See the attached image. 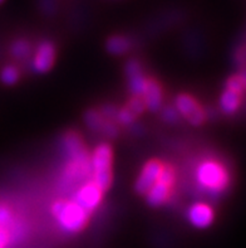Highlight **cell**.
Segmentation results:
<instances>
[{"label":"cell","mask_w":246,"mask_h":248,"mask_svg":"<svg viewBox=\"0 0 246 248\" xmlns=\"http://www.w3.org/2000/svg\"><path fill=\"white\" fill-rule=\"evenodd\" d=\"M64 148L69 156L67 176L72 180H78L87 176L90 171V157L84 148V144L78 134L69 132L64 138Z\"/></svg>","instance_id":"1"},{"label":"cell","mask_w":246,"mask_h":248,"mask_svg":"<svg viewBox=\"0 0 246 248\" xmlns=\"http://www.w3.org/2000/svg\"><path fill=\"white\" fill-rule=\"evenodd\" d=\"M117 119H118L119 123L123 124V125H131L134 121V119H136V115L126 106L117 112Z\"/></svg>","instance_id":"20"},{"label":"cell","mask_w":246,"mask_h":248,"mask_svg":"<svg viewBox=\"0 0 246 248\" xmlns=\"http://www.w3.org/2000/svg\"><path fill=\"white\" fill-rule=\"evenodd\" d=\"M127 107L136 115V116L146 110V105H145V101L144 98H142V96H133V97L130 100V102H128Z\"/></svg>","instance_id":"19"},{"label":"cell","mask_w":246,"mask_h":248,"mask_svg":"<svg viewBox=\"0 0 246 248\" xmlns=\"http://www.w3.org/2000/svg\"><path fill=\"white\" fill-rule=\"evenodd\" d=\"M52 209L60 227L67 232H79L88 222V213L75 204L74 202L58 201L54 203Z\"/></svg>","instance_id":"3"},{"label":"cell","mask_w":246,"mask_h":248,"mask_svg":"<svg viewBox=\"0 0 246 248\" xmlns=\"http://www.w3.org/2000/svg\"><path fill=\"white\" fill-rule=\"evenodd\" d=\"M163 164L159 160H151L145 165L144 170L141 171L138 176L137 182H136V190L140 194H147L148 190L152 188L159 180V176L162 171Z\"/></svg>","instance_id":"8"},{"label":"cell","mask_w":246,"mask_h":248,"mask_svg":"<svg viewBox=\"0 0 246 248\" xmlns=\"http://www.w3.org/2000/svg\"><path fill=\"white\" fill-rule=\"evenodd\" d=\"M174 178H176V174H174V168L170 165H163L159 180L147 193L148 204H151L152 207H159L167 201L174 183Z\"/></svg>","instance_id":"5"},{"label":"cell","mask_w":246,"mask_h":248,"mask_svg":"<svg viewBox=\"0 0 246 248\" xmlns=\"http://www.w3.org/2000/svg\"><path fill=\"white\" fill-rule=\"evenodd\" d=\"M197 180L203 188L211 193H218L226 188L229 183L228 171L221 164L205 161L197 169Z\"/></svg>","instance_id":"4"},{"label":"cell","mask_w":246,"mask_h":248,"mask_svg":"<svg viewBox=\"0 0 246 248\" xmlns=\"http://www.w3.org/2000/svg\"><path fill=\"white\" fill-rule=\"evenodd\" d=\"M142 98L145 101L146 108H148L152 112H156L162 106V88L159 86V82L155 79H147L146 86H145Z\"/></svg>","instance_id":"11"},{"label":"cell","mask_w":246,"mask_h":248,"mask_svg":"<svg viewBox=\"0 0 246 248\" xmlns=\"http://www.w3.org/2000/svg\"><path fill=\"white\" fill-rule=\"evenodd\" d=\"M84 121L88 125L90 130L97 132H103L104 125H106V119L101 115V113L96 112V111H88L84 116Z\"/></svg>","instance_id":"15"},{"label":"cell","mask_w":246,"mask_h":248,"mask_svg":"<svg viewBox=\"0 0 246 248\" xmlns=\"http://www.w3.org/2000/svg\"><path fill=\"white\" fill-rule=\"evenodd\" d=\"M9 232L6 228H3V227H0V248H5L6 245L9 243Z\"/></svg>","instance_id":"23"},{"label":"cell","mask_w":246,"mask_h":248,"mask_svg":"<svg viewBox=\"0 0 246 248\" xmlns=\"http://www.w3.org/2000/svg\"><path fill=\"white\" fill-rule=\"evenodd\" d=\"M176 110L178 115H182L188 123L195 126L201 125L205 120L203 107L190 94H180L176 98Z\"/></svg>","instance_id":"6"},{"label":"cell","mask_w":246,"mask_h":248,"mask_svg":"<svg viewBox=\"0 0 246 248\" xmlns=\"http://www.w3.org/2000/svg\"><path fill=\"white\" fill-rule=\"evenodd\" d=\"M1 1H3V0H0V3H1Z\"/></svg>","instance_id":"25"},{"label":"cell","mask_w":246,"mask_h":248,"mask_svg":"<svg viewBox=\"0 0 246 248\" xmlns=\"http://www.w3.org/2000/svg\"><path fill=\"white\" fill-rule=\"evenodd\" d=\"M103 117H116L117 116V111H116L115 107L112 106H107L106 108H103L102 113H101Z\"/></svg>","instance_id":"24"},{"label":"cell","mask_w":246,"mask_h":248,"mask_svg":"<svg viewBox=\"0 0 246 248\" xmlns=\"http://www.w3.org/2000/svg\"><path fill=\"white\" fill-rule=\"evenodd\" d=\"M10 222H12V214L9 209L4 205H0V227L5 228L6 226H9Z\"/></svg>","instance_id":"22"},{"label":"cell","mask_w":246,"mask_h":248,"mask_svg":"<svg viewBox=\"0 0 246 248\" xmlns=\"http://www.w3.org/2000/svg\"><path fill=\"white\" fill-rule=\"evenodd\" d=\"M29 52H30V46H29L28 42L23 41V39L16 41L12 46V53L16 58H24V57L28 56Z\"/></svg>","instance_id":"17"},{"label":"cell","mask_w":246,"mask_h":248,"mask_svg":"<svg viewBox=\"0 0 246 248\" xmlns=\"http://www.w3.org/2000/svg\"><path fill=\"white\" fill-rule=\"evenodd\" d=\"M188 219L197 228H206L214 220V212L207 204L197 203L193 204L188 211Z\"/></svg>","instance_id":"12"},{"label":"cell","mask_w":246,"mask_h":248,"mask_svg":"<svg viewBox=\"0 0 246 248\" xmlns=\"http://www.w3.org/2000/svg\"><path fill=\"white\" fill-rule=\"evenodd\" d=\"M226 87L230 91L243 94L244 90H245V78H244V75L232 76L231 78H229L228 83H226Z\"/></svg>","instance_id":"16"},{"label":"cell","mask_w":246,"mask_h":248,"mask_svg":"<svg viewBox=\"0 0 246 248\" xmlns=\"http://www.w3.org/2000/svg\"><path fill=\"white\" fill-rule=\"evenodd\" d=\"M241 104V94L236 93L234 91H230L226 88V91L221 94V98H220V106H221V110L225 113H234L235 111L239 108Z\"/></svg>","instance_id":"13"},{"label":"cell","mask_w":246,"mask_h":248,"mask_svg":"<svg viewBox=\"0 0 246 248\" xmlns=\"http://www.w3.org/2000/svg\"><path fill=\"white\" fill-rule=\"evenodd\" d=\"M126 73L128 76V87L133 96H142L147 79L145 78L141 64L137 61L131 60L126 64Z\"/></svg>","instance_id":"9"},{"label":"cell","mask_w":246,"mask_h":248,"mask_svg":"<svg viewBox=\"0 0 246 248\" xmlns=\"http://www.w3.org/2000/svg\"><path fill=\"white\" fill-rule=\"evenodd\" d=\"M0 78L4 83L6 85H14L16 81L19 79V72L15 67H5V68L1 71V75H0Z\"/></svg>","instance_id":"18"},{"label":"cell","mask_w":246,"mask_h":248,"mask_svg":"<svg viewBox=\"0 0 246 248\" xmlns=\"http://www.w3.org/2000/svg\"><path fill=\"white\" fill-rule=\"evenodd\" d=\"M113 151L108 144L97 146L90 157V169L93 171V183L101 192L108 190L112 184Z\"/></svg>","instance_id":"2"},{"label":"cell","mask_w":246,"mask_h":248,"mask_svg":"<svg viewBox=\"0 0 246 248\" xmlns=\"http://www.w3.org/2000/svg\"><path fill=\"white\" fill-rule=\"evenodd\" d=\"M101 201H102V192L93 182H89L77 190L72 202H74L75 204L79 205L83 211L89 214L100 205Z\"/></svg>","instance_id":"7"},{"label":"cell","mask_w":246,"mask_h":248,"mask_svg":"<svg viewBox=\"0 0 246 248\" xmlns=\"http://www.w3.org/2000/svg\"><path fill=\"white\" fill-rule=\"evenodd\" d=\"M130 46H131V43H130L127 38L119 37V35L109 38L108 42H107V49H108L109 53L112 54L126 53L130 49Z\"/></svg>","instance_id":"14"},{"label":"cell","mask_w":246,"mask_h":248,"mask_svg":"<svg viewBox=\"0 0 246 248\" xmlns=\"http://www.w3.org/2000/svg\"><path fill=\"white\" fill-rule=\"evenodd\" d=\"M54 58H56L54 46L50 42H44L38 47L33 61V67L37 72H47L53 66Z\"/></svg>","instance_id":"10"},{"label":"cell","mask_w":246,"mask_h":248,"mask_svg":"<svg viewBox=\"0 0 246 248\" xmlns=\"http://www.w3.org/2000/svg\"><path fill=\"white\" fill-rule=\"evenodd\" d=\"M162 116L166 123L174 124L178 120V112L174 107H165Z\"/></svg>","instance_id":"21"}]
</instances>
